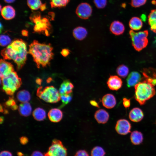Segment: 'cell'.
Wrapping results in <instances>:
<instances>
[{"label":"cell","instance_id":"1","mask_svg":"<svg viewBox=\"0 0 156 156\" xmlns=\"http://www.w3.org/2000/svg\"><path fill=\"white\" fill-rule=\"evenodd\" d=\"M27 53L26 44L21 39L14 40L1 51L4 59L14 61L18 70L21 69L25 64Z\"/></svg>","mask_w":156,"mask_h":156},{"label":"cell","instance_id":"25","mask_svg":"<svg viewBox=\"0 0 156 156\" xmlns=\"http://www.w3.org/2000/svg\"><path fill=\"white\" fill-rule=\"evenodd\" d=\"M148 22L151 30L156 33V9L151 11L148 16Z\"/></svg>","mask_w":156,"mask_h":156},{"label":"cell","instance_id":"23","mask_svg":"<svg viewBox=\"0 0 156 156\" xmlns=\"http://www.w3.org/2000/svg\"><path fill=\"white\" fill-rule=\"evenodd\" d=\"M130 140L131 143L135 145H138L143 142V136L142 134L140 131H134L131 133Z\"/></svg>","mask_w":156,"mask_h":156},{"label":"cell","instance_id":"21","mask_svg":"<svg viewBox=\"0 0 156 156\" xmlns=\"http://www.w3.org/2000/svg\"><path fill=\"white\" fill-rule=\"evenodd\" d=\"M88 32L86 29L82 27L79 26L73 30V34L74 37L78 40H82L86 36Z\"/></svg>","mask_w":156,"mask_h":156},{"label":"cell","instance_id":"51","mask_svg":"<svg viewBox=\"0 0 156 156\" xmlns=\"http://www.w3.org/2000/svg\"><path fill=\"white\" fill-rule=\"evenodd\" d=\"M3 109L2 107V106H1H1H0V112H3Z\"/></svg>","mask_w":156,"mask_h":156},{"label":"cell","instance_id":"50","mask_svg":"<svg viewBox=\"0 0 156 156\" xmlns=\"http://www.w3.org/2000/svg\"><path fill=\"white\" fill-rule=\"evenodd\" d=\"M0 123L1 124L4 120L3 118V117H1L0 119Z\"/></svg>","mask_w":156,"mask_h":156},{"label":"cell","instance_id":"40","mask_svg":"<svg viewBox=\"0 0 156 156\" xmlns=\"http://www.w3.org/2000/svg\"><path fill=\"white\" fill-rule=\"evenodd\" d=\"M20 141L21 144L25 145L28 143V140L26 137L22 136L20 138Z\"/></svg>","mask_w":156,"mask_h":156},{"label":"cell","instance_id":"26","mask_svg":"<svg viewBox=\"0 0 156 156\" xmlns=\"http://www.w3.org/2000/svg\"><path fill=\"white\" fill-rule=\"evenodd\" d=\"M16 96L18 100L22 103L27 102L31 99L29 92L25 90L19 91L17 93Z\"/></svg>","mask_w":156,"mask_h":156},{"label":"cell","instance_id":"2","mask_svg":"<svg viewBox=\"0 0 156 156\" xmlns=\"http://www.w3.org/2000/svg\"><path fill=\"white\" fill-rule=\"evenodd\" d=\"M53 49L51 44L41 43L34 40L29 45L28 52L39 68L40 66L45 67L49 64L53 56Z\"/></svg>","mask_w":156,"mask_h":156},{"label":"cell","instance_id":"46","mask_svg":"<svg viewBox=\"0 0 156 156\" xmlns=\"http://www.w3.org/2000/svg\"><path fill=\"white\" fill-rule=\"evenodd\" d=\"M42 81V79L40 78H37L36 80V82L38 85H40Z\"/></svg>","mask_w":156,"mask_h":156},{"label":"cell","instance_id":"29","mask_svg":"<svg viewBox=\"0 0 156 156\" xmlns=\"http://www.w3.org/2000/svg\"><path fill=\"white\" fill-rule=\"evenodd\" d=\"M27 3L28 7L33 10L40 8L43 4L41 0H27Z\"/></svg>","mask_w":156,"mask_h":156},{"label":"cell","instance_id":"5","mask_svg":"<svg viewBox=\"0 0 156 156\" xmlns=\"http://www.w3.org/2000/svg\"><path fill=\"white\" fill-rule=\"evenodd\" d=\"M37 96L46 102L55 103L61 99V95L59 91L52 86L39 87L37 90Z\"/></svg>","mask_w":156,"mask_h":156},{"label":"cell","instance_id":"7","mask_svg":"<svg viewBox=\"0 0 156 156\" xmlns=\"http://www.w3.org/2000/svg\"><path fill=\"white\" fill-rule=\"evenodd\" d=\"M44 156H67L66 148L60 140L54 139L47 152L44 153Z\"/></svg>","mask_w":156,"mask_h":156},{"label":"cell","instance_id":"35","mask_svg":"<svg viewBox=\"0 0 156 156\" xmlns=\"http://www.w3.org/2000/svg\"><path fill=\"white\" fill-rule=\"evenodd\" d=\"M93 1L96 6L99 9L104 8L107 4V0H94Z\"/></svg>","mask_w":156,"mask_h":156},{"label":"cell","instance_id":"14","mask_svg":"<svg viewBox=\"0 0 156 156\" xmlns=\"http://www.w3.org/2000/svg\"><path fill=\"white\" fill-rule=\"evenodd\" d=\"M144 114L140 108L135 107L130 112L129 116L131 121L134 122H138L143 118Z\"/></svg>","mask_w":156,"mask_h":156},{"label":"cell","instance_id":"4","mask_svg":"<svg viewBox=\"0 0 156 156\" xmlns=\"http://www.w3.org/2000/svg\"><path fill=\"white\" fill-rule=\"evenodd\" d=\"M3 90L7 94L12 95L20 87L22 81L16 73L14 71L8 75L1 78Z\"/></svg>","mask_w":156,"mask_h":156},{"label":"cell","instance_id":"12","mask_svg":"<svg viewBox=\"0 0 156 156\" xmlns=\"http://www.w3.org/2000/svg\"><path fill=\"white\" fill-rule=\"evenodd\" d=\"M121 79L116 75H111L109 77L107 82V86L109 88L113 90H117L122 86Z\"/></svg>","mask_w":156,"mask_h":156},{"label":"cell","instance_id":"36","mask_svg":"<svg viewBox=\"0 0 156 156\" xmlns=\"http://www.w3.org/2000/svg\"><path fill=\"white\" fill-rule=\"evenodd\" d=\"M75 156H89L88 153L84 150L78 151L76 153Z\"/></svg>","mask_w":156,"mask_h":156},{"label":"cell","instance_id":"41","mask_svg":"<svg viewBox=\"0 0 156 156\" xmlns=\"http://www.w3.org/2000/svg\"><path fill=\"white\" fill-rule=\"evenodd\" d=\"M0 156H12L11 153L7 151H3L0 153Z\"/></svg>","mask_w":156,"mask_h":156},{"label":"cell","instance_id":"30","mask_svg":"<svg viewBox=\"0 0 156 156\" xmlns=\"http://www.w3.org/2000/svg\"><path fill=\"white\" fill-rule=\"evenodd\" d=\"M52 8H61L65 6L70 0H50Z\"/></svg>","mask_w":156,"mask_h":156},{"label":"cell","instance_id":"45","mask_svg":"<svg viewBox=\"0 0 156 156\" xmlns=\"http://www.w3.org/2000/svg\"><path fill=\"white\" fill-rule=\"evenodd\" d=\"M46 4H42L40 8V10L41 11H43L46 9Z\"/></svg>","mask_w":156,"mask_h":156},{"label":"cell","instance_id":"52","mask_svg":"<svg viewBox=\"0 0 156 156\" xmlns=\"http://www.w3.org/2000/svg\"><path fill=\"white\" fill-rule=\"evenodd\" d=\"M154 42V43H155V45H156V38L155 39V40Z\"/></svg>","mask_w":156,"mask_h":156},{"label":"cell","instance_id":"18","mask_svg":"<svg viewBox=\"0 0 156 156\" xmlns=\"http://www.w3.org/2000/svg\"><path fill=\"white\" fill-rule=\"evenodd\" d=\"M1 12L2 17L6 20L12 19L15 16V11L14 8L10 5H8L3 7Z\"/></svg>","mask_w":156,"mask_h":156},{"label":"cell","instance_id":"19","mask_svg":"<svg viewBox=\"0 0 156 156\" xmlns=\"http://www.w3.org/2000/svg\"><path fill=\"white\" fill-rule=\"evenodd\" d=\"M49 120L52 122H57L60 121L63 117V113L59 109L53 108L48 114Z\"/></svg>","mask_w":156,"mask_h":156},{"label":"cell","instance_id":"16","mask_svg":"<svg viewBox=\"0 0 156 156\" xmlns=\"http://www.w3.org/2000/svg\"><path fill=\"white\" fill-rule=\"evenodd\" d=\"M141 79V75L139 73L136 71L132 72L129 75L127 78V86L129 88L135 86L140 82Z\"/></svg>","mask_w":156,"mask_h":156},{"label":"cell","instance_id":"39","mask_svg":"<svg viewBox=\"0 0 156 156\" xmlns=\"http://www.w3.org/2000/svg\"><path fill=\"white\" fill-rule=\"evenodd\" d=\"M70 51L67 49H62L61 53L63 56L66 57L70 54Z\"/></svg>","mask_w":156,"mask_h":156},{"label":"cell","instance_id":"31","mask_svg":"<svg viewBox=\"0 0 156 156\" xmlns=\"http://www.w3.org/2000/svg\"><path fill=\"white\" fill-rule=\"evenodd\" d=\"M105 154L104 150L99 146H96L94 148L91 152V156H104Z\"/></svg>","mask_w":156,"mask_h":156},{"label":"cell","instance_id":"13","mask_svg":"<svg viewBox=\"0 0 156 156\" xmlns=\"http://www.w3.org/2000/svg\"><path fill=\"white\" fill-rule=\"evenodd\" d=\"M102 102L104 107L107 109H111L115 106L116 101L114 95L111 94H107L103 96Z\"/></svg>","mask_w":156,"mask_h":156},{"label":"cell","instance_id":"3","mask_svg":"<svg viewBox=\"0 0 156 156\" xmlns=\"http://www.w3.org/2000/svg\"><path fill=\"white\" fill-rule=\"evenodd\" d=\"M154 85L145 79L135 86V98L141 105L153 97L156 91Z\"/></svg>","mask_w":156,"mask_h":156},{"label":"cell","instance_id":"9","mask_svg":"<svg viewBox=\"0 0 156 156\" xmlns=\"http://www.w3.org/2000/svg\"><path fill=\"white\" fill-rule=\"evenodd\" d=\"M92 9L91 5L87 3H82L77 7L76 13L79 18L83 19H88L91 16Z\"/></svg>","mask_w":156,"mask_h":156},{"label":"cell","instance_id":"42","mask_svg":"<svg viewBox=\"0 0 156 156\" xmlns=\"http://www.w3.org/2000/svg\"><path fill=\"white\" fill-rule=\"evenodd\" d=\"M31 156H44V155L40 152L35 151L32 153Z\"/></svg>","mask_w":156,"mask_h":156},{"label":"cell","instance_id":"10","mask_svg":"<svg viewBox=\"0 0 156 156\" xmlns=\"http://www.w3.org/2000/svg\"><path fill=\"white\" fill-rule=\"evenodd\" d=\"M115 128L116 131L118 134L125 135L130 132L131 125L128 120L122 119L117 121Z\"/></svg>","mask_w":156,"mask_h":156},{"label":"cell","instance_id":"17","mask_svg":"<svg viewBox=\"0 0 156 156\" xmlns=\"http://www.w3.org/2000/svg\"><path fill=\"white\" fill-rule=\"evenodd\" d=\"M94 116L97 122L100 124L106 123L109 118L108 113L103 109H100L96 111L95 113Z\"/></svg>","mask_w":156,"mask_h":156},{"label":"cell","instance_id":"34","mask_svg":"<svg viewBox=\"0 0 156 156\" xmlns=\"http://www.w3.org/2000/svg\"><path fill=\"white\" fill-rule=\"evenodd\" d=\"M147 0H131V5L134 8L139 7L145 4Z\"/></svg>","mask_w":156,"mask_h":156},{"label":"cell","instance_id":"8","mask_svg":"<svg viewBox=\"0 0 156 156\" xmlns=\"http://www.w3.org/2000/svg\"><path fill=\"white\" fill-rule=\"evenodd\" d=\"M31 18L35 23L34 28V31L38 33L44 32L46 36H49V32L47 29L49 28L50 25L48 20L45 18L41 19L39 13H37V15H34Z\"/></svg>","mask_w":156,"mask_h":156},{"label":"cell","instance_id":"24","mask_svg":"<svg viewBox=\"0 0 156 156\" xmlns=\"http://www.w3.org/2000/svg\"><path fill=\"white\" fill-rule=\"evenodd\" d=\"M143 23L141 20L137 17H133L130 20L129 26L130 28L133 30H138L142 27Z\"/></svg>","mask_w":156,"mask_h":156},{"label":"cell","instance_id":"28","mask_svg":"<svg viewBox=\"0 0 156 156\" xmlns=\"http://www.w3.org/2000/svg\"><path fill=\"white\" fill-rule=\"evenodd\" d=\"M116 72L119 76L125 78L128 74L129 69L126 66L122 64L118 67L116 69Z\"/></svg>","mask_w":156,"mask_h":156},{"label":"cell","instance_id":"33","mask_svg":"<svg viewBox=\"0 0 156 156\" xmlns=\"http://www.w3.org/2000/svg\"><path fill=\"white\" fill-rule=\"evenodd\" d=\"M11 42V39L8 35H1L0 36V44L1 46H5L10 44Z\"/></svg>","mask_w":156,"mask_h":156},{"label":"cell","instance_id":"47","mask_svg":"<svg viewBox=\"0 0 156 156\" xmlns=\"http://www.w3.org/2000/svg\"><path fill=\"white\" fill-rule=\"evenodd\" d=\"M16 0H4V1L8 3H11L14 2Z\"/></svg>","mask_w":156,"mask_h":156},{"label":"cell","instance_id":"32","mask_svg":"<svg viewBox=\"0 0 156 156\" xmlns=\"http://www.w3.org/2000/svg\"><path fill=\"white\" fill-rule=\"evenodd\" d=\"M72 94H65L61 95V99L62 103L61 107L64 106L70 102L72 98Z\"/></svg>","mask_w":156,"mask_h":156},{"label":"cell","instance_id":"27","mask_svg":"<svg viewBox=\"0 0 156 156\" xmlns=\"http://www.w3.org/2000/svg\"><path fill=\"white\" fill-rule=\"evenodd\" d=\"M33 116L36 120L40 121L44 120L46 117V113L43 109L38 107L35 109L33 112Z\"/></svg>","mask_w":156,"mask_h":156},{"label":"cell","instance_id":"37","mask_svg":"<svg viewBox=\"0 0 156 156\" xmlns=\"http://www.w3.org/2000/svg\"><path fill=\"white\" fill-rule=\"evenodd\" d=\"M123 104L124 106L126 108L129 107L130 105V101L126 98L123 99Z\"/></svg>","mask_w":156,"mask_h":156},{"label":"cell","instance_id":"20","mask_svg":"<svg viewBox=\"0 0 156 156\" xmlns=\"http://www.w3.org/2000/svg\"><path fill=\"white\" fill-rule=\"evenodd\" d=\"M74 87V85L69 80H66L61 84L59 91L60 95L70 94L73 92Z\"/></svg>","mask_w":156,"mask_h":156},{"label":"cell","instance_id":"38","mask_svg":"<svg viewBox=\"0 0 156 156\" xmlns=\"http://www.w3.org/2000/svg\"><path fill=\"white\" fill-rule=\"evenodd\" d=\"M5 104L7 106L11 107L16 104V103L13 98L10 97L8 100L6 102Z\"/></svg>","mask_w":156,"mask_h":156},{"label":"cell","instance_id":"11","mask_svg":"<svg viewBox=\"0 0 156 156\" xmlns=\"http://www.w3.org/2000/svg\"><path fill=\"white\" fill-rule=\"evenodd\" d=\"M14 71L13 65L10 63L1 59L0 62L1 78L5 77Z\"/></svg>","mask_w":156,"mask_h":156},{"label":"cell","instance_id":"48","mask_svg":"<svg viewBox=\"0 0 156 156\" xmlns=\"http://www.w3.org/2000/svg\"><path fill=\"white\" fill-rule=\"evenodd\" d=\"M12 109L13 110L16 109L18 108V106L16 104L11 107Z\"/></svg>","mask_w":156,"mask_h":156},{"label":"cell","instance_id":"15","mask_svg":"<svg viewBox=\"0 0 156 156\" xmlns=\"http://www.w3.org/2000/svg\"><path fill=\"white\" fill-rule=\"evenodd\" d=\"M109 29L113 34L116 35H119L123 33L125 27L122 22L119 21H115L111 24Z\"/></svg>","mask_w":156,"mask_h":156},{"label":"cell","instance_id":"49","mask_svg":"<svg viewBox=\"0 0 156 156\" xmlns=\"http://www.w3.org/2000/svg\"><path fill=\"white\" fill-rule=\"evenodd\" d=\"M17 155L18 156H23V154L21 152H18L17 153Z\"/></svg>","mask_w":156,"mask_h":156},{"label":"cell","instance_id":"6","mask_svg":"<svg viewBox=\"0 0 156 156\" xmlns=\"http://www.w3.org/2000/svg\"><path fill=\"white\" fill-rule=\"evenodd\" d=\"M129 34L132 44L136 50L140 51L147 46L148 43L147 30L136 32L131 30L130 31Z\"/></svg>","mask_w":156,"mask_h":156},{"label":"cell","instance_id":"43","mask_svg":"<svg viewBox=\"0 0 156 156\" xmlns=\"http://www.w3.org/2000/svg\"><path fill=\"white\" fill-rule=\"evenodd\" d=\"M90 104L92 106L99 107V106L97 102L94 100H91L90 101Z\"/></svg>","mask_w":156,"mask_h":156},{"label":"cell","instance_id":"22","mask_svg":"<svg viewBox=\"0 0 156 156\" xmlns=\"http://www.w3.org/2000/svg\"><path fill=\"white\" fill-rule=\"evenodd\" d=\"M18 111L21 116H27L31 114L32 108L30 104L28 102L22 103L18 107Z\"/></svg>","mask_w":156,"mask_h":156},{"label":"cell","instance_id":"44","mask_svg":"<svg viewBox=\"0 0 156 156\" xmlns=\"http://www.w3.org/2000/svg\"><path fill=\"white\" fill-rule=\"evenodd\" d=\"M21 34L23 36H27L28 35V32L26 30H23L21 31Z\"/></svg>","mask_w":156,"mask_h":156}]
</instances>
